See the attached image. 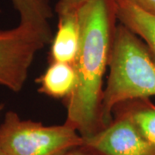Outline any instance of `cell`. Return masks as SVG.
<instances>
[{"mask_svg":"<svg viewBox=\"0 0 155 155\" xmlns=\"http://www.w3.org/2000/svg\"><path fill=\"white\" fill-rule=\"evenodd\" d=\"M63 155H99L98 153H97L96 152L92 151L91 149H90L88 147H84V146H81L78 147L76 148L70 150L67 152L66 153H64Z\"/></svg>","mask_w":155,"mask_h":155,"instance_id":"7c38bea8","label":"cell"},{"mask_svg":"<svg viewBox=\"0 0 155 155\" xmlns=\"http://www.w3.org/2000/svg\"><path fill=\"white\" fill-rule=\"evenodd\" d=\"M83 146L99 155H155L154 146L148 143L124 117H114L104 130L84 139Z\"/></svg>","mask_w":155,"mask_h":155,"instance_id":"5b68a950","label":"cell"},{"mask_svg":"<svg viewBox=\"0 0 155 155\" xmlns=\"http://www.w3.org/2000/svg\"><path fill=\"white\" fill-rule=\"evenodd\" d=\"M118 22L136 34L145 42L155 62V15L132 0H116Z\"/></svg>","mask_w":155,"mask_h":155,"instance_id":"52a82bcc","label":"cell"},{"mask_svg":"<svg viewBox=\"0 0 155 155\" xmlns=\"http://www.w3.org/2000/svg\"><path fill=\"white\" fill-rule=\"evenodd\" d=\"M114 117H124L132 122L140 134L155 147V104L149 98H136L119 104L113 109Z\"/></svg>","mask_w":155,"mask_h":155,"instance_id":"9c48e42d","label":"cell"},{"mask_svg":"<svg viewBox=\"0 0 155 155\" xmlns=\"http://www.w3.org/2000/svg\"><path fill=\"white\" fill-rule=\"evenodd\" d=\"M0 12H1V10H0Z\"/></svg>","mask_w":155,"mask_h":155,"instance_id":"2e32d148","label":"cell"},{"mask_svg":"<svg viewBox=\"0 0 155 155\" xmlns=\"http://www.w3.org/2000/svg\"><path fill=\"white\" fill-rule=\"evenodd\" d=\"M145 11L155 15V0H132Z\"/></svg>","mask_w":155,"mask_h":155,"instance_id":"4fadbf2b","label":"cell"},{"mask_svg":"<svg viewBox=\"0 0 155 155\" xmlns=\"http://www.w3.org/2000/svg\"><path fill=\"white\" fill-rule=\"evenodd\" d=\"M109 68L102 104L107 127L117 104L155 96V62L144 41L121 22L116 27Z\"/></svg>","mask_w":155,"mask_h":155,"instance_id":"7a4b0ae2","label":"cell"},{"mask_svg":"<svg viewBox=\"0 0 155 155\" xmlns=\"http://www.w3.org/2000/svg\"><path fill=\"white\" fill-rule=\"evenodd\" d=\"M0 155H6V154L4 153V152H3V151H1V150H0Z\"/></svg>","mask_w":155,"mask_h":155,"instance_id":"9a60e30c","label":"cell"},{"mask_svg":"<svg viewBox=\"0 0 155 155\" xmlns=\"http://www.w3.org/2000/svg\"><path fill=\"white\" fill-rule=\"evenodd\" d=\"M19 14L20 22L41 33L48 43L53 40L50 19L54 16L50 0H11Z\"/></svg>","mask_w":155,"mask_h":155,"instance_id":"30bf717a","label":"cell"},{"mask_svg":"<svg viewBox=\"0 0 155 155\" xmlns=\"http://www.w3.org/2000/svg\"><path fill=\"white\" fill-rule=\"evenodd\" d=\"M48 44L41 34L22 23L0 30V85L19 92L36 54Z\"/></svg>","mask_w":155,"mask_h":155,"instance_id":"277c9868","label":"cell"},{"mask_svg":"<svg viewBox=\"0 0 155 155\" xmlns=\"http://www.w3.org/2000/svg\"><path fill=\"white\" fill-rule=\"evenodd\" d=\"M80 45L74 67L77 85L65 100L66 123L84 139L104 130V78L109 67L118 24L116 0H86L77 10Z\"/></svg>","mask_w":155,"mask_h":155,"instance_id":"6da1fadb","label":"cell"},{"mask_svg":"<svg viewBox=\"0 0 155 155\" xmlns=\"http://www.w3.org/2000/svg\"><path fill=\"white\" fill-rule=\"evenodd\" d=\"M83 145V137L66 122L45 126L8 111L0 125V150L6 155H63Z\"/></svg>","mask_w":155,"mask_h":155,"instance_id":"3957f363","label":"cell"},{"mask_svg":"<svg viewBox=\"0 0 155 155\" xmlns=\"http://www.w3.org/2000/svg\"><path fill=\"white\" fill-rule=\"evenodd\" d=\"M3 109H4V104H0V112L3 110Z\"/></svg>","mask_w":155,"mask_h":155,"instance_id":"5bb4252c","label":"cell"},{"mask_svg":"<svg viewBox=\"0 0 155 155\" xmlns=\"http://www.w3.org/2000/svg\"><path fill=\"white\" fill-rule=\"evenodd\" d=\"M86 0H58L55 5L57 15H62L67 12L76 11Z\"/></svg>","mask_w":155,"mask_h":155,"instance_id":"8fae6325","label":"cell"},{"mask_svg":"<svg viewBox=\"0 0 155 155\" xmlns=\"http://www.w3.org/2000/svg\"><path fill=\"white\" fill-rule=\"evenodd\" d=\"M58 28L51 41L48 63L74 64L80 45V28L76 11L58 16Z\"/></svg>","mask_w":155,"mask_h":155,"instance_id":"8992f818","label":"cell"},{"mask_svg":"<svg viewBox=\"0 0 155 155\" xmlns=\"http://www.w3.org/2000/svg\"><path fill=\"white\" fill-rule=\"evenodd\" d=\"M77 72L73 64L51 62L35 82L39 84L38 92L53 98L67 99L77 85Z\"/></svg>","mask_w":155,"mask_h":155,"instance_id":"ba28073f","label":"cell"}]
</instances>
